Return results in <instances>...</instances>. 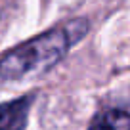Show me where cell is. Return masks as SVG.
<instances>
[{"label":"cell","instance_id":"6da1fadb","mask_svg":"<svg viewBox=\"0 0 130 130\" xmlns=\"http://www.w3.org/2000/svg\"><path fill=\"white\" fill-rule=\"evenodd\" d=\"M78 23L80 21H75L69 29H52L10 50L0 59V82L17 80L54 67L65 56L67 48L82 37L80 32H77Z\"/></svg>","mask_w":130,"mask_h":130},{"label":"cell","instance_id":"7a4b0ae2","mask_svg":"<svg viewBox=\"0 0 130 130\" xmlns=\"http://www.w3.org/2000/svg\"><path fill=\"white\" fill-rule=\"evenodd\" d=\"M31 96H23L0 105V130H25L31 107Z\"/></svg>","mask_w":130,"mask_h":130},{"label":"cell","instance_id":"3957f363","mask_svg":"<svg viewBox=\"0 0 130 130\" xmlns=\"http://www.w3.org/2000/svg\"><path fill=\"white\" fill-rule=\"evenodd\" d=\"M88 130H130V113L121 109H109L96 115Z\"/></svg>","mask_w":130,"mask_h":130}]
</instances>
